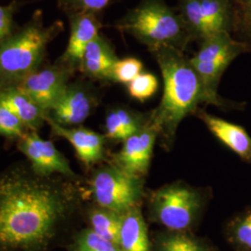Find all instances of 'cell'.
Wrapping results in <instances>:
<instances>
[{"label":"cell","mask_w":251,"mask_h":251,"mask_svg":"<svg viewBox=\"0 0 251 251\" xmlns=\"http://www.w3.org/2000/svg\"><path fill=\"white\" fill-rule=\"evenodd\" d=\"M122 220V215L105 208L93 211L90 217L92 230L100 236L119 246Z\"/></svg>","instance_id":"44dd1931"},{"label":"cell","mask_w":251,"mask_h":251,"mask_svg":"<svg viewBox=\"0 0 251 251\" xmlns=\"http://www.w3.org/2000/svg\"><path fill=\"white\" fill-rule=\"evenodd\" d=\"M201 41L198 52L189 61L201 81L206 103L223 107L225 101L218 94L221 78L233 60L248 50L227 31L214 33Z\"/></svg>","instance_id":"5b68a950"},{"label":"cell","mask_w":251,"mask_h":251,"mask_svg":"<svg viewBox=\"0 0 251 251\" xmlns=\"http://www.w3.org/2000/svg\"><path fill=\"white\" fill-rule=\"evenodd\" d=\"M63 29L60 21L46 25L36 10L26 24L0 44V89L17 87L39 68L48 45Z\"/></svg>","instance_id":"3957f363"},{"label":"cell","mask_w":251,"mask_h":251,"mask_svg":"<svg viewBox=\"0 0 251 251\" xmlns=\"http://www.w3.org/2000/svg\"><path fill=\"white\" fill-rule=\"evenodd\" d=\"M70 24V36L60 63L74 72L79 70L81 60L87 47L99 36L101 24L98 14L78 12L67 15Z\"/></svg>","instance_id":"7c38bea8"},{"label":"cell","mask_w":251,"mask_h":251,"mask_svg":"<svg viewBox=\"0 0 251 251\" xmlns=\"http://www.w3.org/2000/svg\"><path fill=\"white\" fill-rule=\"evenodd\" d=\"M144 63L136 58L118 59L114 68V81L127 85L143 73Z\"/></svg>","instance_id":"484cf974"},{"label":"cell","mask_w":251,"mask_h":251,"mask_svg":"<svg viewBox=\"0 0 251 251\" xmlns=\"http://www.w3.org/2000/svg\"><path fill=\"white\" fill-rule=\"evenodd\" d=\"M161 72L164 90L160 103L148 113L147 125L172 140L181 121L198 111L206 97L198 74L183 51L163 47L150 51Z\"/></svg>","instance_id":"7a4b0ae2"},{"label":"cell","mask_w":251,"mask_h":251,"mask_svg":"<svg viewBox=\"0 0 251 251\" xmlns=\"http://www.w3.org/2000/svg\"><path fill=\"white\" fill-rule=\"evenodd\" d=\"M229 33L251 51V0H229Z\"/></svg>","instance_id":"d6986e66"},{"label":"cell","mask_w":251,"mask_h":251,"mask_svg":"<svg viewBox=\"0 0 251 251\" xmlns=\"http://www.w3.org/2000/svg\"><path fill=\"white\" fill-rule=\"evenodd\" d=\"M198 117L205 123L211 133L223 144L243 158L250 157L251 138L241 126L235 125L205 111L198 110Z\"/></svg>","instance_id":"9a60e30c"},{"label":"cell","mask_w":251,"mask_h":251,"mask_svg":"<svg viewBox=\"0 0 251 251\" xmlns=\"http://www.w3.org/2000/svg\"><path fill=\"white\" fill-rule=\"evenodd\" d=\"M126 86L128 94L132 98L144 101L155 93L158 89V80L151 73H142Z\"/></svg>","instance_id":"603a6c76"},{"label":"cell","mask_w":251,"mask_h":251,"mask_svg":"<svg viewBox=\"0 0 251 251\" xmlns=\"http://www.w3.org/2000/svg\"><path fill=\"white\" fill-rule=\"evenodd\" d=\"M116 27L133 36L150 51L163 47L183 51L194 40L179 11L165 0H142L117 21Z\"/></svg>","instance_id":"277c9868"},{"label":"cell","mask_w":251,"mask_h":251,"mask_svg":"<svg viewBox=\"0 0 251 251\" xmlns=\"http://www.w3.org/2000/svg\"><path fill=\"white\" fill-rule=\"evenodd\" d=\"M155 214L171 230L187 228L199 207L197 192L181 184H171L155 192L152 198Z\"/></svg>","instance_id":"52a82bcc"},{"label":"cell","mask_w":251,"mask_h":251,"mask_svg":"<svg viewBox=\"0 0 251 251\" xmlns=\"http://www.w3.org/2000/svg\"><path fill=\"white\" fill-rule=\"evenodd\" d=\"M200 5L209 36L218 32H229V0H200Z\"/></svg>","instance_id":"ffe728a7"},{"label":"cell","mask_w":251,"mask_h":251,"mask_svg":"<svg viewBox=\"0 0 251 251\" xmlns=\"http://www.w3.org/2000/svg\"><path fill=\"white\" fill-rule=\"evenodd\" d=\"M177 10L194 40H202L209 36L200 0H179Z\"/></svg>","instance_id":"7402d4cb"},{"label":"cell","mask_w":251,"mask_h":251,"mask_svg":"<svg viewBox=\"0 0 251 251\" xmlns=\"http://www.w3.org/2000/svg\"><path fill=\"white\" fill-rule=\"evenodd\" d=\"M56 181L25 169L0 174V251H44L68 208Z\"/></svg>","instance_id":"6da1fadb"},{"label":"cell","mask_w":251,"mask_h":251,"mask_svg":"<svg viewBox=\"0 0 251 251\" xmlns=\"http://www.w3.org/2000/svg\"><path fill=\"white\" fill-rule=\"evenodd\" d=\"M73 73L63 63H56L36 69L22 81L17 88L34 100L48 115L69 84L68 81Z\"/></svg>","instance_id":"ba28073f"},{"label":"cell","mask_w":251,"mask_h":251,"mask_svg":"<svg viewBox=\"0 0 251 251\" xmlns=\"http://www.w3.org/2000/svg\"><path fill=\"white\" fill-rule=\"evenodd\" d=\"M236 237L239 242L251 250V213L236 228Z\"/></svg>","instance_id":"f546056e"},{"label":"cell","mask_w":251,"mask_h":251,"mask_svg":"<svg viewBox=\"0 0 251 251\" xmlns=\"http://www.w3.org/2000/svg\"><path fill=\"white\" fill-rule=\"evenodd\" d=\"M120 246L124 251H150L147 227L141 212L134 207L122 215Z\"/></svg>","instance_id":"ac0fdd59"},{"label":"cell","mask_w":251,"mask_h":251,"mask_svg":"<svg viewBox=\"0 0 251 251\" xmlns=\"http://www.w3.org/2000/svg\"><path fill=\"white\" fill-rule=\"evenodd\" d=\"M159 251H205L200 243L188 235L175 233L167 235L159 243Z\"/></svg>","instance_id":"83f0119b"},{"label":"cell","mask_w":251,"mask_h":251,"mask_svg":"<svg viewBox=\"0 0 251 251\" xmlns=\"http://www.w3.org/2000/svg\"><path fill=\"white\" fill-rule=\"evenodd\" d=\"M46 121L50 126L54 134L62 137L72 144L78 158L87 167L102 159L104 136L83 126L70 127L59 125L48 117Z\"/></svg>","instance_id":"4fadbf2b"},{"label":"cell","mask_w":251,"mask_h":251,"mask_svg":"<svg viewBox=\"0 0 251 251\" xmlns=\"http://www.w3.org/2000/svg\"><path fill=\"white\" fill-rule=\"evenodd\" d=\"M118 61L117 54L107 39L100 34L87 47L81 60L79 70L87 76L104 81H114V68Z\"/></svg>","instance_id":"5bb4252c"},{"label":"cell","mask_w":251,"mask_h":251,"mask_svg":"<svg viewBox=\"0 0 251 251\" xmlns=\"http://www.w3.org/2000/svg\"><path fill=\"white\" fill-rule=\"evenodd\" d=\"M148 114H142L130 108L110 109L105 117V137L118 142H125L147 125Z\"/></svg>","instance_id":"e0dca14e"},{"label":"cell","mask_w":251,"mask_h":251,"mask_svg":"<svg viewBox=\"0 0 251 251\" xmlns=\"http://www.w3.org/2000/svg\"><path fill=\"white\" fill-rule=\"evenodd\" d=\"M0 100L28 129L36 131L48 117L45 111L34 100L17 87L0 89Z\"/></svg>","instance_id":"2e32d148"},{"label":"cell","mask_w":251,"mask_h":251,"mask_svg":"<svg viewBox=\"0 0 251 251\" xmlns=\"http://www.w3.org/2000/svg\"><path fill=\"white\" fill-rule=\"evenodd\" d=\"M97 96L88 84L69 83L48 114V117L63 126L83 123L97 105Z\"/></svg>","instance_id":"9c48e42d"},{"label":"cell","mask_w":251,"mask_h":251,"mask_svg":"<svg viewBox=\"0 0 251 251\" xmlns=\"http://www.w3.org/2000/svg\"><path fill=\"white\" fill-rule=\"evenodd\" d=\"M91 187L100 206L120 215L134 208L142 190L141 179L126 173L115 164L96 171Z\"/></svg>","instance_id":"8992f818"},{"label":"cell","mask_w":251,"mask_h":251,"mask_svg":"<svg viewBox=\"0 0 251 251\" xmlns=\"http://www.w3.org/2000/svg\"><path fill=\"white\" fill-rule=\"evenodd\" d=\"M18 10V2L12 1L9 5H0V44L5 41L14 29V16Z\"/></svg>","instance_id":"f1b7e54d"},{"label":"cell","mask_w":251,"mask_h":251,"mask_svg":"<svg viewBox=\"0 0 251 251\" xmlns=\"http://www.w3.org/2000/svg\"><path fill=\"white\" fill-rule=\"evenodd\" d=\"M157 132L146 125L123 142V147L115 156V165L126 173L142 179L148 172Z\"/></svg>","instance_id":"8fae6325"},{"label":"cell","mask_w":251,"mask_h":251,"mask_svg":"<svg viewBox=\"0 0 251 251\" xmlns=\"http://www.w3.org/2000/svg\"><path fill=\"white\" fill-rule=\"evenodd\" d=\"M19 149L31 162L32 170L36 174L47 176L54 173L63 174L66 177L75 178L69 162L54 144L43 140L36 131L25 133L19 141Z\"/></svg>","instance_id":"30bf717a"},{"label":"cell","mask_w":251,"mask_h":251,"mask_svg":"<svg viewBox=\"0 0 251 251\" xmlns=\"http://www.w3.org/2000/svg\"><path fill=\"white\" fill-rule=\"evenodd\" d=\"M250 156L251 157V152H250Z\"/></svg>","instance_id":"4dcf8cb0"},{"label":"cell","mask_w":251,"mask_h":251,"mask_svg":"<svg viewBox=\"0 0 251 251\" xmlns=\"http://www.w3.org/2000/svg\"><path fill=\"white\" fill-rule=\"evenodd\" d=\"M76 251H124L116 243L100 236L93 230L82 233L77 241Z\"/></svg>","instance_id":"d4e9b609"},{"label":"cell","mask_w":251,"mask_h":251,"mask_svg":"<svg viewBox=\"0 0 251 251\" xmlns=\"http://www.w3.org/2000/svg\"><path fill=\"white\" fill-rule=\"evenodd\" d=\"M25 126L8 106L0 100V135L8 138H21Z\"/></svg>","instance_id":"4316f807"},{"label":"cell","mask_w":251,"mask_h":251,"mask_svg":"<svg viewBox=\"0 0 251 251\" xmlns=\"http://www.w3.org/2000/svg\"><path fill=\"white\" fill-rule=\"evenodd\" d=\"M115 1L117 0H58V6L66 15L78 12H90L99 15L100 12Z\"/></svg>","instance_id":"cb8c5ba5"}]
</instances>
